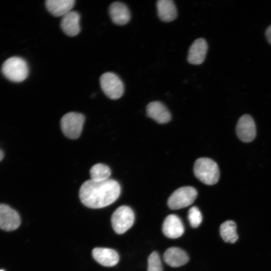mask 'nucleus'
I'll use <instances>...</instances> for the list:
<instances>
[{
  "label": "nucleus",
  "mask_w": 271,
  "mask_h": 271,
  "mask_svg": "<svg viewBox=\"0 0 271 271\" xmlns=\"http://www.w3.org/2000/svg\"><path fill=\"white\" fill-rule=\"evenodd\" d=\"M120 190V185L114 180L96 182L90 179L82 184L79 195L85 206L101 208L113 203L118 198Z\"/></svg>",
  "instance_id": "obj_1"
},
{
  "label": "nucleus",
  "mask_w": 271,
  "mask_h": 271,
  "mask_svg": "<svg viewBox=\"0 0 271 271\" xmlns=\"http://www.w3.org/2000/svg\"><path fill=\"white\" fill-rule=\"evenodd\" d=\"M194 173L197 179L208 185L217 183L220 176L217 163L208 158H200L196 160L194 165Z\"/></svg>",
  "instance_id": "obj_2"
},
{
  "label": "nucleus",
  "mask_w": 271,
  "mask_h": 271,
  "mask_svg": "<svg viewBox=\"0 0 271 271\" xmlns=\"http://www.w3.org/2000/svg\"><path fill=\"white\" fill-rule=\"evenodd\" d=\"M2 72L9 80L20 82L24 81L29 74V67L26 61L19 57L7 59L2 66Z\"/></svg>",
  "instance_id": "obj_3"
},
{
  "label": "nucleus",
  "mask_w": 271,
  "mask_h": 271,
  "mask_svg": "<svg viewBox=\"0 0 271 271\" xmlns=\"http://www.w3.org/2000/svg\"><path fill=\"white\" fill-rule=\"evenodd\" d=\"M84 121L85 117L82 114L76 112H68L61 119L62 131L68 138L76 139L81 134Z\"/></svg>",
  "instance_id": "obj_4"
},
{
  "label": "nucleus",
  "mask_w": 271,
  "mask_h": 271,
  "mask_svg": "<svg viewBox=\"0 0 271 271\" xmlns=\"http://www.w3.org/2000/svg\"><path fill=\"white\" fill-rule=\"evenodd\" d=\"M197 196V191L191 186L180 187L171 195L168 205L172 210L179 209L192 204Z\"/></svg>",
  "instance_id": "obj_5"
},
{
  "label": "nucleus",
  "mask_w": 271,
  "mask_h": 271,
  "mask_svg": "<svg viewBox=\"0 0 271 271\" xmlns=\"http://www.w3.org/2000/svg\"><path fill=\"white\" fill-rule=\"evenodd\" d=\"M134 215L132 210L125 205L118 207L113 213L111 222L115 232L122 234L130 228L133 224Z\"/></svg>",
  "instance_id": "obj_6"
},
{
  "label": "nucleus",
  "mask_w": 271,
  "mask_h": 271,
  "mask_svg": "<svg viewBox=\"0 0 271 271\" xmlns=\"http://www.w3.org/2000/svg\"><path fill=\"white\" fill-rule=\"evenodd\" d=\"M99 80L102 91L110 99H117L123 95V82L115 73L110 72L104 73L101 75Z\"/></svg>",
  "instance_id": "obj_7"
},
{
  "label": "nucleus",
  "mask_w": 271,
  "mask_h": 271,
  "mask_svg": "<svg viewBox=\"0 0 271 271\" xmlns=\"http://www.w3.org/2000/svg\"><path fill=\"white\" fill-rule=\"evenodd\" d=\"M236 133L238 139L244 143L252 141L256 136V127L252 117L244 114L238 119L236 126Z\"/></svg>",
  "instance_id": "obj_8"
},
{
  "label": "nucleus",
  "mask_w": 271,
  "mask_h": 271,
  "mask_svg": "<svg viewBox=\"0 0 271 271\" xmlns=\"http://www.w3.org/2000/svg\"><path fill=\"white\" fill-rule=\"evenodd\" d=\"M20 216L15 209L7 204L0 203V229L11 231L20 225Z\"/></svg>",
  "instance_id": "obj_9"
},
{
  "label": "nucleus",
  "mask_w": 271,
  "mask_h": 271,
  "mask_svg": "<svg viewBox=\"0 0 271 271\" xmlns=\"http://www.w3.org/2000/svg\"><path fill=\"white\" fill-rule=\"evenodd\" d=\"M207 50L208 45L204 39L198 38L195 40L188 51V62L194 65L201 64L205 59Z\"/></svg>",
  "instance_id": "obj_10"
},
{
  "label": "nucleus",
  "mask_w": 271,
  "mask_h": 271,
  "mask_svg": "<svg viewBox=\"0 0 271 271\" xmlns=\"http://www.w3.org/2000/svg\"><path fill=\"white\" fill-rule=\"evenodd\" d=\"M162 231L167 237L176 238L183 234L184 227L178 216L170 214L166 217L163 222Z\"/></svg>",
  "instance_id": "obj_11"
},
{
  "label": "nucleus",
  "mask_w": 271,
  "mask_h": 271,
  "mask_svg": "<svg viewBox=\"0 0 271 271\" xmlns=\"http://www.w3.org/2000/svg\"><path fill=\"white\" fill-rule=\"evenodd\" d=\"M146 108L148 116L159 123H167L171 118L170 111L166 106L160 101L151 102Z\"/></svg>",
  "instance_id": "obj_12"
},
{
  "label": "nucleus",
  "mask_w": 271,
  "mask_h": 271,
  "mask_svg": "<svg viewBox=\"0 0 271 271\" xmlns=\"http://www.w3.org/2000/svg\"><path fill=\"white\" fill-rule=\"evenodd\" d=\"M109 13L112 21L117 25L126 24L130 19V14L127 7L123 3L115 2L109 7Z\"/></svg>",
  "instance_id": "obj_13"
},
{
  "label": "nucleus",
  "mask_w": 271,
  "mask_h": 271,
  "mask_svg": "<svg viewBox=\"0 0 271 271\" xmlns=\"http://www.w3.org/2000/svg\"><path fill=\"white\" fill-rule=\"evenodd\" d=\"M80 16L76 11H71L62 17L60 26L65 34L73 37L80 31L79 22Z\"/></svg>",
  "instance_id": "obj_14"
},
{
  "label": "nucleus",
  "mask_w": 271,
  "mask_h": 271,
  "mask_svg": "<svg viewBox=\"0 0 271 271\" xmlns=\"http://www.w3.org/2000/svg\"><path fill=\"white\" fill-rule=\"evenodd\" d=\"M94 259L105 266L116 265L119 260V255L114 249L108 248L95 247L92 251Z\"/></svg>",
  "instance_id": "obj_15"
},
{
  "label": "nucleus",
  "mask_w": 271,
  "mask_h": 271,
  "mask_svg": "<svg viewBox=\"0 0 271 271\" xmlns=\"http://www.w3.org/2000/svg\"><path fill=\"white\" fill-rule=\"evenodd\" d=\"M165 262L172 267H179L186 264L189 260V256L183 249L171 247L168 248L164 253Z\"/></svg>",
  "instance_id": "obj_16"
},
{
  "label": "nucleus",
  "mask_w": 271,
  "mask_h": 271,
  "mask_svg": "<svg viewBox=\"0 0 271 271\" xmlns=\"http://www.w3.org/2000/svg\"><path fill=\"white\" fill-rule=\"evenodd\" d=\"M75 5L74 0H47L45 5L47 10L55 17H63Z\"/></svg>",
  "instance_id": "obj_17"
},
{
  "label": "nucleus",
  "mask_w": 271,
  "mask_h": 271,
  "mask_svg": "<svg viewBox=\"0 0 271 271\" xmlns=\"http://www.w3.org/2000/svg\"><path fill=\"white\" fill-rule=\"evenodd\" d=\"M158 14L160 20L165 22L174 20L177 16V11L172 0H159L157 2Z\"/></svg>",
  "instance_id": "obj_18"
},
{
  "label": "nucleus",
  "mask_w": 271,
  "mask_h": 271,
  "mask_svg": "<svg viewBox=\"0 0 271 271\" xmlns=\"http://www.w3.org/2000/svg\"><path fill=\"white\" fill-rule=\"evenodd\" d=\"M220 234L225 242L234 243L238 238L236 224L233 220H226L220 226Z\"/></svg>",
  "instance_id": "obj_19"
},
{
  "label": "nucleus",
  "mask_w": 271,
  "mask_h": 271,
  "mask_svg": "<svg viewBox=\"0 0 271 271\" xmlns=\"http://www.w3.org/2000/svg\"><path fill=\"white\" fill-rule=\"evenodd\" d=\"M111 175L110 168L107 165L98 163L93 165L90 170L91 180L100 182L109 179Z\"/></svg>",
  "instance_id": "obj_20"
},
{
  "label": "nucleus",
  "mask_w": 271,
  "mask_h": 271,
  "mask_svg": "<svg viewBox=\"0 0 271 271\" xmlns=\"http://www.w3.org/2000/svg\"><path fill=\"white\" fill-rule=\"evenodd\" d=\"M188 218L190 225L193 228H196L202 222V215L197 207L193 206L188 211Z\"/></svg>",
  "instance_id": "obj_21"
},
{
  "label": "nucleus",
  "mask_w": 271,
  "mask_h": 271,
  "mask_svg": "<svg viewBox=\"0 0 271 271\" xmlns=\"http://www.w3.org/2000/svg\"><path fill=\"white\" fill-rule=\"evenodd\" d=\"M148 271H163L161 260L156 251H153L148 259Z\"/></svg>",
  "instance_id": "obj_22"
},
{
  "label": "nucleus",
  "mask_w": 271,
  "mask_h": 271,
  "mask_svg": "<svg viewBox=\"0 0 271 271\" xmlns=\"http://www.w3.org/2000/svg\"><path fill=\"white\" fill-rule=\"evenodd\" d=\"M265 36L268 43L271 44V25L269 26L266 29Z\"/></svg>",
  "instance_id": "obj_23"
},
{
  "label": "nucleus",
  "mask_w": 271,
  "mask_h": 271,
  "mask_svg": "<svg viewBox=\"0 0 271 271\" xmlns=\"http://www.w3.org/2000/svg\"><path fill=\"white\" fill-rule=\"evenodd\" d=\"M4 157V152L0 149V162L3 159Z\"/></svg>",
  "instance_id": "obj_24"
},
{
  "label": "nucleus",
  "mask_w": 271,
  "mask_h": 271,
  "mask_svg": "<svg viewBox=\"0 0 271 271\" xmlns=\"http://www.w3.org/2000/svg\"><path fill=\"white\" fill-rule=\"evenodd\" d=\"M0 271H4V270H2V269H1V270H0Z\"/></svg>",
  "instance_id": "obj_25"
}]
</instances>
